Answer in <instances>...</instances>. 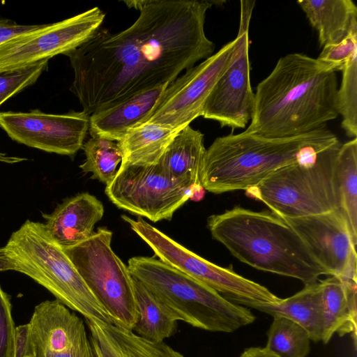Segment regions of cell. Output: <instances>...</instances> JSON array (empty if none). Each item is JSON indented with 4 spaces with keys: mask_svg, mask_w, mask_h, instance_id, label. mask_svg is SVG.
<instances>
[{
    "mask_svg": "<svg viewBox=\"0 0 357 357\" xmlns=\"http://www.w3.org/2000/svg\"><path fill=\"white\" fill-rule=\"evenodd\" d=\"M128 267L176 321L211 332L231 333L256 319L204 284L151 257H133Z\"/></svg>",
    "mask_w": 357,
    "mask_h": 357,
    "instance_id": "5",
    "label": "cell"
},
{
    "mask_svg": "<svg viewBox=\"0 0 357 357\" xmlns=\"http://www.w3.org/2000/svg\"><path fill=\"white\" fill-rule=\"evenodd\" d=\"M339 211L344 216L355 245L357 243V138L339 149L335 164Z\"/></svg>",
    "mask_w": 357,
    "mask_h": 357,
    "instance_id": "25",
    "label": "cell"
},
{
    "mask_svg": "<svg viewBox=\"0 0 357 357\" xmlns=\"http://www.w3.org/2000/svg\"><path fill=\"white\" fill-rule=\"evenodd\" d=\"M28 324L30 357H96L83 319L57 300L37 305Z\"/></svg>",
    "mask_w": 357,
    "mask_h": 357,
    "instance_id": "15",
    "label": "cell"
},
{
    "mask_svg": "<svg viewBox=\"0 0 357 357\" xmlns=\"http://www.w3.org/2000/svg\"><path fill=\"white\" fill-rule=\"evenodd\" d=\"M342 71L337 92V111L342 117L341 126L346 135L354 138L357 136V54L350 58Z\"/></svg>",
    "mask_w": 357,
    "mask_h": 357,
    "instance_id": "29",
    "label": "cell"
},
{
    "mask_svg": "<svg viewBox=\"0 0 357 357\" xmlns=\"http://www.w3.org/2000/svg\"><path fill=\"white\" fill-rule=\"evenodd\" d=\"M297 3L318 32L320 46L338 43L357 28V7L351 0H300Z\"/></svg>",
    "mask_w": 357,
    "mask_h": 357,
    "instance_id": "22",
    "label": "cell"
},
{
    "mask_svg": "<svg viewBox=\"0 0 357 357\" xmlns=\"http://www.w3.org/2000/svg\"><path fill=\"white\" fill-rule=\"evenodd\" d=\"M15 271L26 275L85 320L113 324L65 253L47 234L44 223L27 220L4 246Z\"/></svg>",
    "mask_w": 357,
    "mask_h": 357,
    "instance_id": "6",
    "label": "cell"
},
{
    "mask_svg": "<svg viewBox=\"0 0 357 357\" xmlns=\"http://www.w3.org/2000/svg\"><path fill=\"white\" fill-rule=\"evenodd\" d=\"M15 331L10 297L0 286V357H13Z\"/></svg>",
    "mask_w": 357,
    "mask_h": 357,
    "instance_id": "32",
    "label": "cell"
},
{
    "mask_svg": "<svg viewBox=\"0 0 357 357\" xmlns=\"http://www.w3.org/2000/svg\"><path fill=\"white\" fill-rule=\"evenodd\" d=\"M85 161L79 166L84 173L106 185L114 178L123 155L117 142L104 137H91L82 148Z\"/></svg>",
    "mask_w": 357,
    "mask_h": 357,
    "instance_id": "28",
    "label": "cell"
},
{
    "mask_svg": "<svg viewBox=\"0 0 357 357\" xmlns=\"http://www.w3.org/2000/svg\"><path fill=\"white\" fill-rule=\"evenodd\" d=\"M178 130L153 123H145L129 130L117 142L123 155L121 162L156 164Z\"/></svg>",
    "mask_w": 357,
    "mask_h": 357,
    "instance_id": "24",
    "label": "cell"
},
{
    "mask_svg": "<svg viewBox=\"0 0 357 357\" xmlns=\"http://www.w3.org/2000/svg\"><path fill=\"white\" fill-rule=\"evenodd\" d=\"M357 54V28L341 42L323 47L317 59L333 72L342 70L347 61Z\"/></svg>",
    "mask_w": 357,
    "mask_h": 357,
    "instance_id": "31",
    "label": "cell"
},
{
    "mask_svg": "<svg viewBox=\"0 0 357 357\" xmlns=\"http://www.w3.org/2000/svg\"><path fill=\"white\" fill-rule=\"evenodd\" d=\"M274 317L288 318L301 326L309 334L310 340L321 341L323 335V316L321 306V287L319 280L305 285L294 295L274 304H262L253 307Z\"/></svg>",
    "mask_w": 357,
    "mask_h": 357,
    "instance_id": "23",
    "label": "cell"
},
{
    "mask_svg": "<svg viewBox=\"0 0 357 357\" xmlns=\"http://www.w3.org/2000/svg\"><path fill=\"white\" fill-rule=\"evenodd\" d=\"M105 16L102 10L94 7L8 39L0 44V72L66 55L86 43L100 28Z\"/></svg>",
    "mask_w": 357,
    "mask_h": 357,
    "instance_id": "12",
    "label": "cell"
},
{
    "mask_svg": "<svg viewBox=\"0 0 357 357\" xmlns=\"http://www.w3.org/2000/svg\"><path fill=\"white\" fill-rule=\"evenodd\" d=\"M104 215L102 203L88 192L65 199L50 214H43L46 231L61 248L73 247L88 239Z\"/></svg>",
    "mask_w": 357,
    "mask_h": 357,
    "instance_id": "17",
    "label": "cell"
},
{
    "mask_svg": "<svg viewBox=\"0 0 357 357\" xmlns=\"http://www.w3.org/2000/svg\"><path fill=\"white\" fill-rule=\"evenodd\" d=\"M133 279L139 317L132 331L149 340L165 342L176 332L178 321L143 284Z\"/></svg>",
    "mask_w": 357,
    "mask_h": 357,
    "instance_id": "26",
    "label": "cell"
},
{
    "mask_svg": "<svg viewBox=\"0 0 357 357\" xmlns=\"http://www.w3.org/2000/svg\"><path fill=\"white\" fill-rule=\"evenodd\" d=\"M15 271V267L5 248L2 247L0 248V271Z\"/></svg>",
    "mask_w": 357,
    "mask_h": 357,
    "instance_id": "36",
    "label": "cell"
},
{
    "mask_svg": "<svg viewBox=\"0 0 357 357\" xmlns=\"http://www.w3.org/2000/svg\"><path fill=\"white\" fill-rule=\"evenodd\" d=\"M26 357H30V356H26Z\"/></svg>",
    "mask_w": 357,
    "mask_h": 357,
    "instance_id": "37",
    "label": "cell"
},
{
    "mask_svg": "<svg viewBox=\"0 0 357 357\" xmlns=\"http://www.w3.org/2000/svg\"><path fill=\"white\" fill-rule=\"evenodd\" d=\"M96 357H184L165 342L100 320H85Z\"/></svg>",
    "mask_w": 357,
    "mask_h": 357,
    "instance_id": "20",
    "label": "cell"
},
{
    "mask_svg": "<svg viewBox=\"0 0 357 357\" xmlns=\"http://www.w3.org/2000/svg\"><path fill=\"white\" fill-rule=\"evenodd\" d=\"M121 218L158 259L204 284L227 300L248 308L280 301L264 286L199 257L143 219L134 220L125 215Z\"/></svg>",
    "mask_w": 357,
    "mask_h": 357,
    "instance_id": "9",
    "label": "cell"
},
{
    "mask_svg": "<svg viewBox=\"0 0 357 357\" xmlns=\"http://www.w3.org/2000/svg\"><path fill=\"white\" fill-rule=\"evenodd\" d=\"M280 218L298 234L330 275L341 280H357L356 245L339 210L319 215Z\"/></svg>",
    "mask_w": 357,
    "mask_h": 357,
    "instance_id": "16",
    "label": "cell"
},
{
    "mask_svg": "<svg viewBox=\"0 0 357 357\" xmlns=\"http://www.w3.org/2000/svg\"><path fill=\"white\" fill-rule=\"evenodd\" d=\"M239 357H278L266 349L261 347H250L245 349Z\"/></svg>",
    "mask_w": 357,
    "mask_h": 357,
    "instance_id": "35",
    "label": "cell"
},
{
    "mask_svg": "<svg viewBox=\"0 0 357 357\" xmlns=\"http://www.w3.org/2000/svg\"><path fill=\"white\" fill-rule=\"evenodd\" d=\"M338 142L315 156L284 166L245 195L280 218H294L339 210L335 164Z\"/></svg>",
    "mask_w": 357,
    "mask_h": 357,
    "instance_id": "7",
    "label": "cell"
},
{
    "mask_svg": "<svg viewBox=\"0 0 357 357\" xmlns=\"http://www.w3.org/2000/svg\"><path fill=\"white\" fill-rule=\"evenodd\" d=\"M240 22L231 62L222 73L202 108L204 119L231 130L244 128L251 121L255 93L250 82L249 26L255 1L242 0Z\"/></svg>",
    "mask_w": 357,
    "mask_h": 357,
    "instance_id": "11",
    "label": "cell"
},
{
    "mask_svg": "<svg viewBox=\"0 0 357 357\" xmlns=\"http://www.w3.org/2000/svg\"><path fill=\"white\" fill-rule=\"evenodd\" d=\"M168 86L141 92L93 113L89 116V131L91 136L120 141L129 130L147 121Z\"/></svg>",
    "mask_w": 357,
    "mask_h": 357,
    "instance_id": "19",
    "label": "cell"
},
{
    "mask_svg": "<svg viewBox=\"0 0 357 357\" xmlns=\"http://www.w3.org/2000/svg\"><path fill=\"white\" fill-rule=\"evenodd\" d=\"M338 142L325 127L289 137H268L245 131L220 137L206 149L201 184L215 194L246 190L276 170L315 156Z\"/></svg>",
    "mask_w": 357,
    "mask_h": 357,
    "instance_id": "3",
    "label": "cell"
},
{
    "mask_svg": "<svg viewBox=\"0 0 357 357\" xmlns=\"http://www.w3.org/2000/svg\"><path fill=\"white\" fill-rule=\"evenodd\" d=\"M234 45L233 40L169 84L146 123L180 130L201 116L208 96L231 61Z\"/></svg>",
    "mask_w": 357,
    "mask_h": 357,
    "instance_id": "13",
    "label": "cell"
},
{
    "mask_svg": "<svg viewBox=\"0 0 357 357\" xmlns=\"http://www.w3.org/2000/svg\"><path fill=\"white\" fill-rule=\"evenodd\" d=\"M124 3L139 11L116 33L100 28L66 54L74 72L70 90L89 116L136 94L169 85L213 55L204 22L213 1L142 0Z\"/></svg>",
    "mask_w": 357,
    "mask_h": 357,
    "instance_id": "1",
    "label": "cell"
},
{
    "mask_svg": "<svg viewBox=\"0 0 357 357\" xmlns=\"http://www.w3.org/2000/svg\"><path fill=\"white\" fill-rule=\"evenodd\" d=\"M321 287L323 335L327 344L333 335L351 334L356 345V285L344 284L337 276L319 280Z\"/></svg>",
    "mask_w": 357,
    "mask_h": 357,
    "instance_id": "21",
    "label": "cell"
},
{
    "mask_svg": "<svg viewBox=\"0 0 357 357\" xmlns=\"http://www.w3.org/2000/svg\"><path fill=\"white\" fill-rule=\"evenodd\" d=\"M308 333L295 321L274 317L264 347L278 357H306L310 350Z\"/></svg>",
    "mask_w": 357,
    "mask_h": 357,
    "instance_id": "27",
    "label": "cell"
},
{
    "mask_svg": "<svg viewBox=\"0 0 357 357\" xmlns=\"http://www.w3.org/2000/svg\"><path fill=\"white\" fill-rule=\"evenodd\" d=\"M29 324L15 327L13 357L29 356Z\"/></svg>",
    "mask_w": 357,
    "mask_h": 357,
    "instance_id": "34",
    "label": "cell"
},
{
    "mask_svg": "<svg viewBox=\"0 0 357 357\" xmlns=\"http://www.w3.org/2000/svg\"><path fill=\"white\" fill-rule=\"evenodd\" d=\"M48 61L0 72V105L9 98L33 84L47 68Z\"/></svg>",
    "mask_w": 357,
    "mask_h": 357,
    "instance_id": "30",
    "label": "cell"
},
{
    "mask_svg": "<svg viewBox=\"0 0 357 357\" xmlns=\"http://www.w3.org/2000/svg\"><path fill=\"white\" fill-rule=\"evenodd\" d=\"M336 73L317 59L291 53L279 59L257 86L255 108L245 130L289 137L325 127L338 116Z\"/></svg>",
    "mask_w": 357,
    "mask_h": 357,
    "instance_id": "2",
    "label": "cell"
},
{
    "mask_svg": "<svg viewBox=\"0 0 357 357\" xmlns=\"http://www.w3.org/2000/svg\"><path fill=\"white\" fill-rule=\"evenodd\" d=\"M207 228L234 257L256 269L293 278L304 285L330 275L298 234L271 212L236 206L209 216Z\"/></svg>",
    "mask_w": 357,
    "mask_h": 357,
    "instance_id": "4",
    "label": "cell"
},
{
    "mask_svg": "<svg viewBox=\"0 0 357 357\" xmlns=\"http://www.w3.org/2000/svg\"><path fill=\"white\" fill-rule=\"evenodd\" d=\"M89 115L70 111L47 114L40 109L0 112V128L14 141L46 152L75 155L82 148Z\"/></svg>",
    "mask_w": 357,
    "mask_h": 357,
    "instance_id": "14",
    "label": "cell"
},
{
    "mask_svg": "<svg viewBox=\"0 0 357 357\" xmlns=\"http://www.w3.org/2000/svg\"><path fill=\"white\" fill-rule=\"evenodd\" d=\"M105 194L119 208L153 222L171 220L192 191L171 179L159 162L154 165L121 162Z\"/></svg>",
    "mask_w": 357,
    "mask_h": 357,
    "instance_id": "10",
    "label": "cell"
},
{
    "mask_svg": "<svg viewBox=\"0 0 357 357\" xmlns=\"http://www.w3.org/2000/svg\"><path fill=\"white\" fill-rule=\"evenodd\" d=\"M205 152L204 135L188 125L178 130L158 161L171 179L192 191L190 199L195 201L204 195L201 170Z\"/></svg>",
    "mask_w": 357,
    "mask_h": 357,
    "instance_id": "18",
    "label": "cell"
},
{
    "mask_svg": "<svg viewBox=\"0 0 357 357\" xmlns=\"http://www.w3.org/2000/svg\"><path fill=\"white\" fill-rule=\"evenodd\" d=\"M38 25H22L0 17V44L16 36L31 31Z\"/></svg>",
    "mask_w": 357,
    "mask_h": 357,
    "instance_id": "33",
    "label": "cell"
},
{
    "mask_svg": "<svg viewBox=\"0 0 357 357\" xmlns=\"http://www.w3.org/2000/svg\"><path fill=\"white\" fill-rule=\"evenodd\" d=\"M112 232L99 227L88 239L63 249L113 324L132 331L137 320L134 279L111 247Z\"/></svg>",
    "mask_w": 357,
    "mask_h": 357,
    "instance_id": "8",
    "label": "cell"
}]
</instances>
